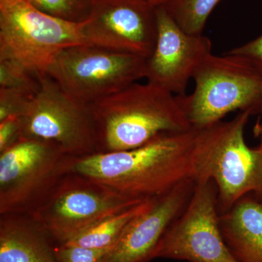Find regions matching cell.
<instances>
[{
    "mask_svg": "<svg viewBox=\"0 0 262 262\" xmlns=\"http://www.w3.org/2000/svg\"><path fill=\"white\" fill-rule=\"evenodd\" d=\"M39 87L40 79L23 65L11 58H0V88L37 93Z\"/></svg>",
    "mask_w": 262,
    "mask_h": 262,
    "instance_id": "obj_18",
    "label": "cell"
},
{
    "mask_svg": "<svg viewBox=\"0 0 262 262\" xmlns=\"http://www.w3.org/2000/svg\"><path fill=\"white\" fill-rule=\"evenodd\" d=\"M32 4L53 16L70 21L82 22L87 19L84 12L85 13L89 5L95 3L92 0H34Z\"/></svg>",
    "mask_w": 262,
    "mask_h": 262,
    "instance_id": "obj_19",
    "label": "cell"
},
{
    "mask_svg": "<svg viewBox=\"0 0 262 262\" xmlns=\"http://www.w3.org/2000/svg\"><path fill=\"white\" fill-rule=\"evenodd\" d=\"M22 137L20 117H8L0 121V153L14 146Z\"/></svg>",
    "mask_w": 262,
    "mask_h": 262,
    "instance_id": "obj_22",
    "label": "cell"
},
{
    "mask_svg": "<svg viewBox=\"0 0 262 262\" xmlns=\"http://www.w3.org/2000/svg\"><path fill=\"white\" fill-rule=\"evenodd\" d=\"M84 24L48 14L28 0H0V58L15 60L41 78L62 51L87 44Z\"/></svg>",
    "mask_w": 262,
    "mask_h": 262,
    "instance_id": "obj_5",
    "label": "cell"
},
{
    "mask_svg": "<svg viewBox=\"0 0 262 262\" xmlns=\"http://www.w3.org/2000/svg\"><path fill=\"white\" fill-rule=\"evenodd\" d=\"M83 33L87 44L147 58L158 37L156 7L149 0H101Z\"/></svg>",
    "mask_w": 262,
    "mask_h": 262,
    "instance_id": "obj_11",
    "label": "cell"
},
{
    "mask_svg": "<svg viewBox=\"0 0 262 262\" xmlns=\"http://www.w3.org/2000/svg\"><path fill=\"white\" fill-rule=\"evenodd\" d=\"M39 79V91L20 117L23 137L50 141L75 158L96 154L91 104L71 97L50 76Z\"/></svg>",
    "mask_w": 262,
    "mask_h": 262,
    "instance_id": "obj_9",
    "label": "cell"
},
{
    "mask_svg": "<svg viewBox=\"0 0 262 262\" xmlns=\"http://www.w3.org/2000/svg\"><path fill=\"white\" fill-rule=\"evenodd\" d=\"M56 243L33 214H0V262H58Z\"/></svg>",
    "mask_w": 262,
    "mask_h": 262,
    "instance_id": "obj_14",
    "label": "cell"
},
{
    "mask_svg": "<svg viewBox=\"0 0 262 262\" xmlns=\"http://www.w3.org/2000/svg\"><path fill=\"white\" fill-rule=\"evenodd\" d=\"M221 0H169L162 5L186 33L201 35L207 20Z\"/></svg>",
    "mask_w": 262,
    "mask_h": 262,
    "instance_id": "obj_17",
    "label": "cell"
},
{
    "mask_svg": "<svg viewBox=\"0 0 262 262\" xmlns=\"http://www.w3.org/2000/svg\"><path fill=\"white\" fill-rule=\"evenodd\" d=\"M196 134L194 128L166 133L134 149L76 158L72 172L135 201L153 199L193 180Z\"/></svg>",
    "mask_w": 262,
    "mask_h": 262,
    "instance_id": "obj_1",
    "label": "cell"
},
{
    "mask_svg": "<svg viewBox=\"0 0 262 262\" xmlns=\"http://www.w3.org/2000/svg\"><path fill=\"white\" fill-rule=\"evenodd\" d=\"M110 249L57 245L56 256L58 262H99Z\"/></svg>",
    "mask_w": 262,
    "mask_h": 262,
    "instance_id": "obj_21",
    "label": "cell"
},
{
    "mask_svg": "<svg viewBox=\"0 0 262 262\" xmlns=\"http://www.w3.org/2000/svg\"><path fill=\"white\" fill-rule=\"evenodd\" d=\"M258 149L260 150V151H261V153L262 155V147H261V146H258ZM258 195L260 196H261V198H262V182H261V190H260V192H259V193H258Z\"/></svg>",
    "mask_w": 262,
    "mask_h": 262,
    "instance_id": "obj_26",
    "label": "cell"
},
{
    "mask_svg": "<svg viewBox=\"0 0 262 262\" xmlns=\"http://www.w3.org/2000/svg\"><path fill=\"white\" fill-rule=\"evenodd\" d=\"M96 153L139 147L166 133L191 130L178 96L146 81L91 103Z\"/></svg>",
    "mask_w": 262,
    "mask_h": 262,
    "instance_id": "obj_2",
    "label": "cell"
},
{
    "mask_svg": "<svg viewBox=\"0 0 262 262\" xmlns=\"http://www.w3.org/2000/svg\"><path fill=\"white\" fill-rule=\"evenodd\" d=\"M195 187L188 179L163 195L131 220L99 262H148L170 225L185 209Z\"/></svg>",
    "mask_w": 262,
    "mask_h": 262,
    "instance_id": "obj_13",
    "label": "cell"
},
{
    "mask_svg": "<svg viewBox=\"0 0 262 262\" xmlns=\"http://www.w3.org/2000/svg\"><path fill=\"white\" fill-rule=\"evenodd\" d=\"M75 159L53 143L29 137L0 153V214H34L72 173Z\"/></svg>",
    "mask_w": 262,
    "mask_h": 262,
    "instance_id": "obj_6",
    "label": "cell"
},
{
    "mask_svg": "<svg viewBox=\"0 0 262 262\" xmlns=\"http://www.w3.org/2000/svg\"><path fill=\"white\" fill-rule=\"evenodd\" d=\"M229 51L251 57L259 62L262 66V34L256 39Z\"/></svg>",
    "mask_w": 262,
    "mask_h": 262,
    "instance_id": "obj_23",
    "label": "cell"
},
{
    "mask_svg": "<svg viewBox=\"0 0 262 262\" xmlns=\"http://www.w3.org/2000/svg\"><path fill=\"white\" fill-rule=\"evenodd\" d=\"M192 80V94L177 96L192 128L210 126L237 110L251 116L262 113V66L251 57L211 53Z\"/></svg>",
    "mask_w": 262,
    "mask_h": 262,
    "instance_id": "obj_4",
    "label": "cell"
},
{
    "mask_svg": "<svg viewBox=\"0 0 262 262\" xmlns=\"http://www.w3.org/2000/svg\"><path fill=\"white\" fill-rule=\"evenodd\" d=\"M250 117L239 112L229 121L198 130L192 151L193 180L214 183L220 214L244 196L261 190L262 155L258 147L250 148L245 139Z\"/></svg>",
    "mask_w": 262,
    "mask_h": 262,
    "instance_id": "obj_3",
    "label": "cell"
},
{
    "mask_svg": "<svg viewBox=\"0 0 262 262\" xmlns=\"http://www.w3.org/2000/svg\"><path fill=\"white\" fill-rule=\"evenodd\" d=\"M151 201V199L146 200L108 217L64 244L96 249H110L131 220L146 209Z\"/></svg>",
    "mask_w": 262,
    "mask_h": 262,
    "instance_id": "obj_16",
    "label": "cell"
},
{
    "mask_svg": "<svg viewBox=\"0 0 262 262\" xmlns=\"http://www.w3.org/2000/svg\"><path fill=\"white\" fill-rule=\"evenodd\" d=\"M146 58L94 45L61 52L48 75L71 97L86 104L145 79Z\"/></svg>",
    "mask_w": 262,
    "mask_h": 262,
    "instance_id": "obj_7",
    "label": "cell"
},
{
    "mask_svg": "<svg viewBox=\"0 0 262 262\" xmlns=\"http://www.w3.org/2000/svg\"><path fill=\"white\" fill-rule=\"evenodd\" d=\"M28 1L31 2V3H33V1H34V0H28Z\"/></svg>",
    "mask_w": 262,
    "mask_h": 262,
    "instance_id": "obj_27",
    "label": "cell"
},
{
    "mask_svg": "<svg viewBox=\"0 0 262 262\" xmlns=\"http://www.w3.org/2000/svg\"><path fill=\"white\" fill-rule=\"evenodd\" d=\"M36 94L25 90L0 88V121L8 117L23 116Z\"/></svg>",
    "mask_w": 262,
    "mask_h": 262,
    "instance_id": "obj_20",
    "label": "cell"
},
{
    "mask_svg": "<svg viewBox=\"0 0 262 262\" xmlns=\"http://www.w3.org/2000/svg\"><path fill=\"white\" fill-rule=\"evenodd\" d=\"M168 1L169 0H149L150 4L155 7L162 6Z\"/></svg>",
    "mask_w": 262,
    "mask_h": 262,
    "instance_id": "obj_25",
    "label": "cell"
},
{
    "mask_svg": "<svg viewBox=\"0 0 262 262\" xmlns=\"http://www.w3.org/2000/svg\"><path fill=\"white\" fill-rule=\"evenodd\" d=\"M253 135L259 140V146L262 147V121L258 120L253 127Z\"/></svg>",
    "mask_w": 262,
    "mask_h": 262,
    "instance_id": "obj_24",
    "label": "cell"
},
{
    "mask_svg": "<svg viewBox=\"0 0 262 262\" xmlns=\"http://www.w3.org/2000/svg\"><path fill=\"white\" fill-rule=\"evenodd\" d=\"M143 201L72 172L33 215L47 228L57 245H63L101 221Z\"/></svg>",
    "mask_w": 262,
    "mask_h": 262,
    "instance_id": "obj_8",
    "label": "cell"
},
{
    "mask_svg": "<svg viewBox=\"0 0 262 262\" xmlns=\"http://www.w3.org/2000/svg\"><path fill=\"white\" fill-rule=\"evenodd\" d=\"M222 237L236 262H262V198L247 194L220 214Z\"/></svg>",
    "mask_w": 262,
    "mask_h": 262,
    "instance_id": "obj_15",
    "label": "cell"
},
{
    "mask_svg": "<svg viewBox=\"0 0 262 262\" xmlns=\"http://www.w3.org/2000/svg\"><path fill=\"white\" fill-rule=\"evenodd\" d=\"M158 37L146 58L145 79L176 96L186 95L188 83L212 53L209 38L183 31L163 6L156 7Z\"/></svg>",
    "mask_w": 262,
    "mask_h": 262,
    "instance_id": "obj_12",
    "label": "cell"
},
{
    "mask_svg": "<svg viewBox=\"0 0 262 262\" xmlns=\"http://www.w3.org/2000/svg\"><path fill=\"white\" fill-rule=\"evenodd\" d=\"M158 258L188 262H236L221 232L214 183H195L185 209L155 248L152 259Z\"/></svg>",
    "mask_w": 262,
    "mask_h": 262,
    "instance_id": "obj_10",
    "label": "cell"
}]
</instances>
